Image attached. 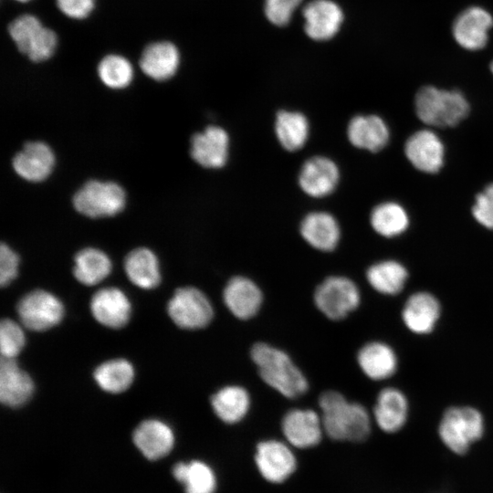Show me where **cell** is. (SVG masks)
I'll return each mask as SVG.
<instances>
[{
    "label": "cell",
    "instance_id": "1",
    "mask_svg": "<svg viewBox=\"0 0 493 493\" xmlns=\"http://www.w3.org/2000/svg\"><path fill=\"white\" fill-rule=\"evenodd\" d=\"M319 405L324 433L331 439L346 442L364 441L371 433V418L364 406L349 402L336 391L320 394Z\"/></svg>",
    "mask_w": 493,
    "mask_h": 493
},
{
    "label": "cell",
    "instance_id": "2",
    "mask_svg": "<svg viewBox=\"0 0 493 493\" xmlns=\"http://www.w3.org/2000/svg\"><path fill=\"white\" fill-rule=\"evenodd\" d=\"M250 356L261 379L287 398H297L308 390L302 372L282 350L265 342L255 343Z\"/></svg>",
    "mask_w": 493,
    "mask_h": 493
},
{
    "label": "cell",
    "instance_id": "3",
    "mask_svg": "<svg viewBox=\"0 0 493 493\" xmlns=\"http://www.w3.org/2000/svg\"><path fill=\"white\" fill-rule=\"evenodd\" d=\"M415 112L425 124L453 127L468 114L469 104L458 90H446L433 86L421 88L415 96Z\"/></svg>",
    "mask_w": 493,
    "mask_h": 493
},
{
    "label": "cell",
    "instance_id": "4",
    "mask_svg": "<svg viewBox=\"0 0 493 493\" xmlns=\"http://www.w3.org/2000/svg\"><path fill=\"white\" fill-rule=\"evenodd\" d=\"M484 433V420L479 411L469 406H454L443 414L438 434L444 445L453 453L466 454Z\"/></svg>",
    "mask_w": 493,
    "mask_h": 493
},
{
    "label": "cell",
    "instance_id": "5",
    "mask_svg": "<svg viewBox=\"0 0 493 493\" xmlns=\"http://www.w3.org/2000/svg\"><path fill=\"white\" fill-rule=\"evenodd\" d=\"M74 208L81 215L91 217L112 216L125 206L123 188L114 182L89 180L73 196Z\"/></svg>",
    "mask_w": 493,
    "mask_h": 493
},
{
    "label": "cell",
    "instance_id": "6",
    "mask_svg": "<svg viewBox=\"0 0 493 493\" xmlns=\"http://www.w3.org/2000/svg\"><path fill=\"white\" fill-rule=\"evenodd\" d=\"M8 32L18 50L34 62L47 60L55 52L57 35L44 27L35 16L22 15L16 17L9 25Z\"/></svg>",
    "mask_w": 493,
    "mask_h": 493
},
{
    "label": "cell",
    "instance_id": "7",
    "mask_svg": "<svg viewBox=\"0 0 493 493\" xmlns=\"http://www.w3.org/2000/svg\"><path fill=\"white\" fill-rule=\"evenodd\" d=\"M360 301L361 295L356 284L342 276L328 277L314 292L316 307L332 320L344 319L358 308Z\"/></svg>",
    "mask_w": 493,
    "mask_h": 493
},
{
    "label": "cell",
    "instance_id": "8",
    "mask_svg": "<svg viewBox=\"0 0 493 493\" xmlns=\"http://www.w3.org/2000/svg\"><path fill=\"white\" fill-rule=\"evenodd\" d=\"M168 314L180 328L198 330L212 320L214 310L208 298L198 288L184 287L176 289L168 302Z\"/></svg>",
    "mask_w": 493,
    "mask_h": 493
},
{
    "label": "cell",
    "instance_id": "9",
    "mask_svg": "<svg viewBox=\"0 0 493 493\" xmlns=\"http://www.w3.org/2000/svg\"><path fill=\"white\" fill-rule=\"evenodd\" d=\"M21 322L29 330L44 331L58 325L64 316V306L52 293L37 289L25 295L17 303Z\"/></svg>",
    "mask_w": 493,
    "mask_h": 493
},
{
    "label": "cell",
    "instance_id": "10",
    "mask_svg": "<svg viewBox=\"0 0 493 493\" xmlns=\"http://www.w3.org/2000/svg\"><path fill=\"white\" fill-rule=\"evenodd\" d=\"M254 460L260 476L273 484L285 482L297 468V458L291 448L276 439L259 442Z\"/></svg>",
    "mask_w": 493,
    "mask_h": 493
},
{
    "label": "cell",
    "instance_id": "11",
    "mask_svg": "<svg viewBox=\"0 0 493 493\" xmlns=\"http://www.w3.org/2000/svg\"><path fill=\"white\" fill-rule=\"evenodd\" d=\"M230 138L220 126L210 125L191 138L190 154L204 168L219 169L228 160Z\"/></svg>",
    "mask_w": 493,
    "mask_h": 493
},
{
    "label": "cell",
    "instance_id": "12",
    "mask_svg": "<svg viewBox=\"0 0 493 493\" xmlns=\"http://www.w3.org/2000/svg\"><path fill=\"white\" fill-rule=\"evenodd\" d=\"M340 181L338 165L330 158L316 155L307 159L302 164L298 183L309 196L321 198L330 194Z\"/></svg>",
    "mask_w": 493,
    "mask_h": 493
},
{
    "label": "cell",
    "instance_id": "13",
    "mask_svg": "<svg viewBox=\"0 0 493 493\" xmlns=\"http://www.w3.org/2000/svg\"><path fill=\"white\" fill-rule=\"evenodd\" d=\"M282 433L288 445L306 449L320 444L324 433L321 416L310 409H291L281 422Z\"/></svg>",
    "mask_w": 493,
    "mask_h": 493
},
{
    "label": "cell",
    "instance_id": "14",
    "mask_svg": "<svg viewBox=\"0 0 493 493\" xmlns=\"http://www.w3.org/2000/svg\"><path fill=\"white\" fill-rule=\"evenodd\" d=\"M404 152L412 165L424 173H437L444 164V144L431 130L412 134L405 142Z\"/></svg>",
    "mask_w": 493,
    "mask_h": 493
},
{
    "label": "cell",
    "instance_id": "15",
    "mask_svg": "<svg viewBox=\"0 0 493 493\" xmlns=\"http://www.w3.org/2000/svg\"><path fill=\"white\" fill-rule=\"evenodd\" d=\"M493 17L482 7L471 6L464 10L453 24V36L459 46L468 50L483 48L488 39Z\"/></svg>",
    "mask_w": 493,
    "mask_h": 493
},
{
    "label": "cell",
    "instance_id": "16",
    "mask_svg": "<svg viewBox=\"0 0 493 493\" xmlns=\"http://www.w3.org/2000/svg\"><path fill=\"white\" fill-rule=\"evenodd\" d=\"M55 165V155L51 148L43 142H28L12 160L15 172L28 182H42L47 179Z\"/></svg>",
    "mask_w": 493,
    "mask_h": 493
},
{
    "label": "cell",
    "instance_id": "17",
    "mask_svg": "<svg viewBox=\"0 0 493 493\" xmlns=\"http://www.w3.org/2000/svg\"><path fill=\"white\" fill-rule=\"evenodd\" d=\"M223 299L235 317L248 320L260 309L263 296L253 280L246 277L236 276L226 283L223 291Z\"/></svg>",
    "mask_w": 493,
    "mask_h": 493
},
{
    "label": "cell",
    "instance_id": "18",
    "mask_svg": "<svg viewBox=\"0 0 493 493\" xmlns=\"http://www.w3.org/2000/svg\"><path fill=\"white\" fill-rule=\"evenodd\" d=\"M90 310L100 324L119 329L126 325L131 312L129 299L117 288H104L91 298Z\"/></svg>",
    "mask_w": 493,
    "mask_h": 493
},
{
    "label": "cell",
    "instance_id": "19",
    "mask_svg": "<svg viewBox=\"0 0 493 493\" xmlns=\"http://www.w3.org/2000/svg\"><path fill=\"white\" fill-rule=\"evenodd\" d=\"M305 32L314 40H328L338 32L343 14L330 0H313L303 9Z\"/></svg>",
    "mask_w": 493,
    "mask_h": 493
},
{
    "label": "cell",
    "instance_id": "20",
    "mask_svg": "<svg viewBox=\"0 0 493 493\" xmlns=\"http://www.w3.org/2000/svg\"><path fill=\"white\" fill-rule=\"evenodd\" d=\"M299 232L310 246L323 252L335 249L341 238L337 219L324 211L307 214L300 222Z\"/></svg>",
    "mask_w": 493,
    "mask_h": 493
},
{
    "label": "cell",
    "instance_id": "21",
    "mask_svg": "<svg viewBox=\"0 0 493 493\" xmlns=\"http://www.w3.org/2000/svg\"><path fill=\"white\" fill-rule=\"evenodd\" d=\"M132 439L136 447L150 460L165 456L174 445V435L171 427L155 419L142 422L134 430Z\"/></svg>",
    "mask_w": 493,
    "mask_h": 493
},
{
    "label": "cell",
    "instance_id": "22",
    "mask_svg": "<svg viewBox=\"0 0 493 493\" xmlns=\"http://www.w3.org/2000/svg\"><path fill=\"white\" fill-rule=\"evenodd\" d=\"M34 392L30 376L19 368L15 359L1 358L0 400L9 407H19L26 404Z\"/></svg>",
    "mask_w": 493,
    "mask_h": 493
},
{
    "label": "cell",
    "instance_id": "23",
    "mask_svg": "<svg viewBox=\"0 0 493 493\" xmlns=\"http://www.w3.org/2000/svg\"><path fill=\"white\" fill-rule=\"evenodd\" d=\"M347 138L354 147L375 152L386 146L390 131L377 115H356L348 123Z\"/></svg>",
    "mask_w": 493,
    "mask_h": 493
},
{
    "label": "cell",
    "instance_id": "24",
    "mask_svg": "<svg viewBox=\"0 0 493 493\" xmlns=\"http://www.w3.org/2000/svg\"><path fill=\"white\" fill-rule=\"evenodd\" d=\"M440 316V304L427 292H416L406 300L402 317L405 326L416 334L431 332Z\"/></svg>",
    "mask_w": 493,
    "mask_h": 493
},
{
    "label": "cell",
    "instance_id": "25",
    "mask_svg": "<svg viewBox=\"0 0 493 493\" xmlns=\"http://www.w3.org/2000/svg\"><path fill=\"white\" fill-rule=\"evenodd\" d=\"M180 62L177 47L171 42L161 41L147 46L140 59L142 72L151 79L163 81L176 72Z\"/></svg>",
    "mask_w": 493,
    "mask_h": 493
},
{
    "label": "cell",
    "instance_id": "26",
    "mask_svg": "<svg viewBox=\"0 0 493 493\" xmlns=\"http://www.w3.org/2000/svg\"><path fill=\"white\" fill-rule=\"evenodd\" d=\"M408 403L404 394L395 388L382 390L373 409L374 420L383 432L395 433L405 424Z\"/></svg>",
    "mask_w": 493,
    "mask_h": 493
},
{
    "label": "cell",
    "instance_id": "27",
    "mask_svg": "<svg viewBox=\"0 0 493 493\" xmlns=\"http://www.w3.org/2000/svg\"><path fill=\"white\" fill-rule=\"evenodd\" d=\"M363 373L372 380H383L392 376L397 368V357L393 350L381 341L363 345L357 355Z\"/></svg>",
    "mask_w": 493,
    "mask_h": 493
},
{
    "label": "cell",
    "instance_id": "28",
    "mask_svg": "<svg viewBox=\"0 0 493 493\" xmlns=\"http://www.w3.org/2000/svg\"><path fill=\"white\" fill-rule=\"evenodd\" d=\"M124 269L130 281L144 289H152L161 281L158 259L146 247L131 250L124 259Z\"/></svg>",
    "mask_w": 493,
    "mask_h": 493
},
{
    "label": "cell",
    "instance_id": "29",
    "mask_svg": "<svg viewBox=\"0 0 493 493\" xmlns=\"http://www.w3.org/2000/svg\"><path fill=\"white\" fill-rule=\"evenodd\" d=\"M274 131L279 144L288 152H296L307 142L309 135L308 118L299 111L279 110Z\"/></svg>",
    "mask_w": 493,
    "mask_h": 493
},
{
    "label": "cell",
    "instance_id": "30",
    "mask_svg": "<svg viewBox=\"0 0 493 493\" xmlns=\"http://www.w3.org/2000/svg\"><path fill=\"white\" fill-rule=\"evenodd\" d=\"M211 405L220 420L233 425L240 422L248 413L250 396L242 386L226 385L213 394Z\"/></svg>",
    "mask_w": 493,
    "mask_h": 493
},
{
    "label": "cell",
    "instance_id": "31",
    "mask_svg": "<svg viewBox=\"0 0 493 493\" xmlns=\"http://www.w3.org/2000/svg\"><path fill=\"white\" fill-rule=\"evenodd\" d=\"M173 475L184 485L185 493H215L216 490L215 473L204 461L179 462L173 467Z\"/></svg>",
    "mask_w": 493,
    "mask_h": 493
},
{
    "label": "cell",
    "instance_id": "32",
    "mask_svg": "<svg viewBox=\"0 0 493 493\" xmlns=\"http://www.w3.org/2000/svg\"><path fill=\"white\" fill-rule=\"evenodd\" d=\"M73 274L77 280L86 286H93L106 278L111 271V262L101 250L86 247L74 257Z\"/></svg>",
    "mask_w": 493,
    "mask_h": 493
},
{
    "label": "cell",
    "instance_id": "33",
    "mask_svg": "<svg viewBox=\"0 0 493 493\" xmlns=\"http://www.w3.org/2000/svg\"><path fill=\"white\" fill-rule=\"evenodd\" d=\"M407 278L406 268L394 260L377 262L366 271V278L371 287L385 295L398 294L404 288Z\"/></svg>",
    "mask_w": 493,
    "mask_h": 493
},
{
    "label": "cell",
    "instance_id": "34",
    "mask_svg": "<svg viewBox=\"0 0 493 493\" xmlns=\"http://www.w3.org/2000/svg\"><path fill=\"white\" fill-rule=\"evenodd\" d=\"M370 222L377 234L384 237H394L407 229L409 216L401 205L395 202H384L372 210Z\"/></svg>",
    "mask_w": 493,
    "mask_h": 493
},
{
    "label": "cell",
    "instance_id": "35",
    "mask_svg": "<svg viewBox=\"0 0 493 493\" xmlns=\"http://www.w3.org/2000/svg\"><path fill=\"white\" fill-rule=\"evenodd\" d=\"M134 378L132 365L124 359L107 361L94 372L97 384L104 391L119 393L128 389Z\"/></svg>",
    "mask_w": 493,
    "mask_h": 493
},
{
    "label": "cell",
    "instance_id": "36",
    "mask_svg": "<svg viewBox=\"0 0 493 493\" xmlns=\"http://www.w3.org/2000/svg\"><path fill=\"white\" fill-rule=\"evenodd\" d=\"M98 75L104 85L118 89L130 85L133 69L125 58L119 55H108L99 63Z\"/></svg>",
    "mask_w": 493,
    "mask_h": 493
},
{
    "label": "cell",
    "instance_id": "37",
    "mask_svg": "<svg viewBox=\"0 0 493 493\" xmlns=\"http://www.w3.org/2000/svg\"><path fill=\"white\" fill-rule=\"evenodd\" d=\"M26 342L22 328L15 321L5 319L0 324V351L2 357L15 359Z\"/></svg>",
    "mask_w": 493,
    "mask_h": 493
},
{
    "label": "cell",
    "instance_id": "38",
    "mask_svg": "<svg viewBox=\"0 0 493 493\" xmlns=\"http://www.w3.org/2000/svg\"><path fill=\"white\" fill-rule=\"evenodd\" d=\"M472 214L481 226L493 230V184L486 186L476 196Z\"/></svg>",
    "mask_w": 493,
    "mask_h": 493
},
{
    "label": "cell",
    "instance_id": "39",
    "mask_svg": "<svg viewBox=\"0 0 493 493\" xmlns=\"http://www.w3.org/2000/svg\"><path fill=\"white\" fill-rule=\"evenodd\" d=\"M302 0H266L265 14L276 26L287 25Z\"/></svg>",
    "mask_w": 493,
    "mask_h": 493
},
{
    "label": "cell",
    "instance_id": "40",
    "mask_svg": "<svg viewBox=\"0 0 493 493\" xmlns=\"http://www.w3.org/2000/svg\"><path fill=\"white\" fill-rule=\"evenodd\" d=\"M19 257L6 244L0 246V284L9 285L17 276Z\"/></svg>",
    "mask_w": 493,
    "mask_h": 493
},
{
    "label": "cell",
    "instance_id": "41",
    "mask_svg": "<svg viewBox=\"0 0 493 493\" xmlns=\"http://www.w3.org/2000/svg\"><path fill=\"white\" fill-rule=\"evenodd\" d=\"M59 10L71 18L87 17L94 7L95 0H56Z\"/></svg>",
    "mask_w": 493,
    "mask_h": 493
},
{
    "label": "cell",
    "instance_id": "42",
    "mask_svg": "<svg viewBox=\"0 0 493 493\" xmlns=\"http://www.w3.org/2000/svg\"><path fill=\"white\" fill-rule=\"evenodd\" d=\"M490 69H491V71H492V73H493V61H492V63L490 64Z\"/></svg>",
    "mask_w": 493,
    "mask_h": 493
},
{
    "label": "cell",
    "instance_id": "43",
    "mask_svg": "<svg viewBox=\"0 0 493 493\" xmlns=\"http://www.w3.org/2000/svg\"><path fill=\"white\" fill-rule=\"evenodd\" d=\"M16 1H19V2H27V1H30V0H16Z\"/></svg>",
    "mask_w": 493,
    "mask_h": 493
}]
</instances>
